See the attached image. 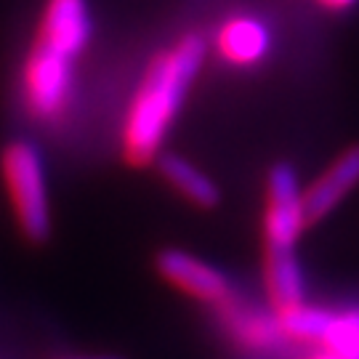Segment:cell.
Segmentation results:
<instances>
[{
	"label": "cell",
	"instance_id": "6da1fadb",
	"mask_svg": "<svg viewBox=\"0 0 359 359\" xmlns=\"http://www.w3.org/2000/svg\"><path fill=\"white\" fill-rule=\"evenodd\" d=\"M205 53L208 46L200 35H184L179 43L154 53L147 65L120 130L123 157L130 168H147L160 157L168 130L203 69Z\"/></svg>",
	"mask_w": 359,
	"mask_h": 359
},
{
	"label": "cell",
	"instance_id": "7a4b0ae2",
	"mask_svg": "<svg viewBox=\"0 0 359 359\" xmlns=\"http://www.w3.org/2000/svg\"><path fill=\"white\" fill-rule=\"evenodd\" d=\"M0 173L11 200L13 218L27 240L43 243L51 234V194L46 163L35 144L16 139L0 154Z\"/></svg>",
	"mask_w": 359,
	"mask_h": 359
},
{
	"label": "cell",
	"instance_id": "3957f363",
	"mask_svg": "<svg viewBox=\"0 0 359 359\" xmlns=\"http://www.w3.org/2000/svg\"><path fill=\"white\" fill-rule=\"evenodd\" d=\"M72 90H75V59L35 40L19 75V93L25 109L40 123H53L65 117L69 109Z\"/></svg>",
	"mask_w": 359,
	"mask_h": 359
},
{
	"label": "cell",
	"instance_id": "277c9868",
	"mask_svg": "<svg viewBox=\"0 0 359 359\" xmlns=\"http://www.w3.org/2000/svg\"><path fill=\"white\" fill-rule=\"evenodd\" d=\"M309 226L304 213V187L290 165H274L266 176L264 208V250H295L298 237Z\"/></svg>",
	"mask_w": 359,
	"mask_h": 359
},
{
	"label": "cell",
	"instance_id": "5b68a950",
	"mask_svg": "<svg viewBox=\"0 0 359 359\" xmlns=\"http://www.w3.org/2000/svg\"><path fill=\"white\" fill-rule=\"evenodd\" d=\"M157 271L168 285L203 304L218 306L231 295V283L224 271L179 248H168L157 256Z\"/></svg>",
	"mask_w": 359,
	"mask_h": 359
},
{
	"label": "cell",
	"instance_id": "8992f818",
	"mask_svg": "<svg viewBox=\"0 0 359 359\" xmlns=\"http://www.w3.org/2000/svg\"><path fill=\"white\" fill-rule=\"evenodd\" d=\"M93 35L88 0H46L38 22V43L75 59L88 48Z\"/></svg>",
	"mask_w": 359,
	"mask_h": 359
},
{
	"label": "cell",
	"instance_id": "52a82bcc",
	"mask_svg": "<svg viewBox=\"0 0 359 359\" xmlns=\"http://www.w3.org/2000/svg\"><path fill=\"white\" fill-rule=\"evenodd\" d=\"M359 187V144L348 147L304 189V213L309 224L330 216Z\"/></svg>",
	"mask_w": 359,
	"mask_h": 359
},
{
	"label": "cell",
	"instance_id": "ba28073f",
	"mask_svg": "<svg viewBox=\"0 0 359 359\" xmlns=\"http://www.w3.org/2000/svg\"><path fill=\"white\" fill-rule=\"evenodd\" d=\"M213 48L224 65L234 69H250L269 56L271 32L258 16L237 13L216 29Z\"/></svg>",
	"mask_w": 359,
	"mask_h": 359
},
{
	"label": "cell",
	"instance_id": "9c48e42d",
	"mask_svg": "<svg viewBox=\"0 0 359 359\" xmlns=\"http://www.w3.org/2000/svg\"><path fill=\"white\" fill-rule=\"evenodd\" d=\"M216 309L221 314L224 330L248 351H280L287 344L274 311L269 314L248 301H240L234 298V293L226 301H221Z\"/></svg>",
	"mask_w": 359,
	"mask_h": 359
},
{
	"label": "cell",
	"instance_id": "30bf717a",
	"mask_svg": "<svg viewBox=\"0 0 359 359\" xmlns=\"http://www.w3.org/2000/svg\"><path fill=\"white\" fill-rule=\"evenodd\" d=\"M154 165L160 170V176H163L187 203H192L194 208L208 210V208L218 205L221 192H218L216 181L210 179L208 173H203L192 160H187V157L173 154V152H160V157L154 160Z\"/></svg>",
	"mask_w": 359,
	"mask_h": 359
},
{
	"label": "cell",
	"instance_id": "8fae6325",
	"mask_svg": "<svg viewBox=\"0 0 359 359\" xmlns=\"http://www.w3.org/2000/svg\"><path fill=\"white\" fill-rule=\"evenodd\" d=\"M264 283L271 311L290 309L304 298V271L295 250H264Z\"/></svg>",
	"mask_w": 359,
	"mask_h": 359
},
{
	"label": "cell",
	"instance_id": "7c38bea8",
	"mask_svg": "<svg viewBox=\"0 0 359 359\" xmlns=\"http://www.w3.org/2000/svg\"><path fill=\"white\" fill-rule=\"evenodd\" d=\"M274 317H277V325L287 344L293 341V344H314L317 346L322 330L327 325V317H330V309L301 301L290 309L274 311Z\"/></svg>",
	"mask_w": 359,
	"mask_h": 359
},
{
	"label": "cell",
	"instance_id": "4fadbf2b",
	"mask_svg": "<svg viewBox=\"0 0 359 359\" xmlns=\"http://www.w3.org/2000/svg\"><path fill=\"white\" fill-rule=\"evenodd\" d=\"M317 348L341 359H359V306L330 309Z\"/></svg>",
	"mask_w": 359,
	"mask_h": 359
},
{
	"label": "cell",
	"instance_id": "5bb4252c",
	"mask_svg": "<svg viewBox=\"0 0 359 359\" xmlns=\"http://www.w3.org/2000/svg\"><path fill=\"white\" fill-rule=\"evenodd\" d=\"M322 8H327V11H346L351 6H357L359 0H317Z\"/></svg>",
	"mask_w": 359,
	"mask_h": 359
},
{
	"label": "cell",
	"instance_id": "9a60e30c",
	"mask_svg": "<svg viewBox=\"0 0 359 359\" xmlns=\"http://www.w3.org/2000/svg\"><path fill=\"white\" fill-rule=\"evenodd\" d=\"M306 359H341V357H335V354H330V351H322V348H317L311 357H306Z\"/></svg>",
	"mask_w": 359,
	"mask_h": 359
},
{
	"label": "cell",
	"instance_id": "2e32d148",
	"mask_svg": "<svg viewBox=\"0 0 359 359\" xmlns=\"http://www.w3.org/2000/svg\"><path fill=\"white\" fill-rule=\"evenodd\" d=\"M65 359H120V357H65Z\"/></svg>",
	"mask_w": 359,
	"mask_h": 359
}]
</instances>
